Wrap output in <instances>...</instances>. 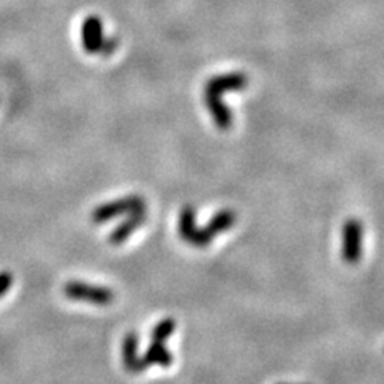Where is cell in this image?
<instances>
[{"label": "cell", "instance_id": "6da1fadb", "mask_svg": "<svg viewBox=\"0 0 384 384\" xmlns=\"http://www.w3.org/2000/svg\"><path fill=\"white\" fill-rule=\"evenodd\" d=\"M248 85V77L242 72H227L215 76L204 87V101L215 125L226 132L232 127V111L222 103V95L227 91L243 90Z\"/></svg>", "mask_w": 384, "mask_h": 384}, {"label": "cell", "instance_id": "7a4b0ae2", "mask_svg": "<svg viewBox=\"0 0 384 384\" xmlns=\"http://www.w3.org/2000/svg\"><path fill=\"white\" fill-rule=\"evenodd\" d=\"M63 293L67 299L84 301V303H91L96 306H107L116 298L111 288L101 287V285L85 283L82 280H69L63 287Z\"/></svg>", "mask_w": 384, "mask_h": 384}, {"label": "cell", "instance_id": "3957f363", "mask_svg": "<svg viewBox=\"0 0 384 384\" xmlns=\"http://www.w3.org/2000/svg\"><path fill=\"white\" fill-rule=\"evenodd\" d=\"M141 209H148L146 202H144L143 197L127 195V197H122V199L98 205L96 209L91 211V220L93 222H96V225H105V222L116 220L119 216L128 215L132 213V211H137Z\"/></svg>", "mask_w": 384, "mask_h": 384}, {"label": "cell", "instance_id": "277c9868", "mask_svg": "<svg viewBox=\"0 0 384 384\" xmlns=\"http://www.w3.org/2000/svg\"><path fill=\"white\" fill-rule=\"evenodd\" d=\"M342 243L341 256L347 264H356L362 258V242H363V226L357 218H349L342 226Z\"/></svg>", "mask_w": 384, "mask_h": 384}, {"label": "cell", "instance_id": "5b68a950", "mask_svg": "<svg viewBox=\"0 0 384 384\" xmlns=\"http://www.w3.org/2000/svg\"><path fill=\"white\" fill-rule=\"evenodd\" d=\"M178 232L180 237L183 238L184 242H188L189 245L202 248V247H209L211 241H213V236L207 231V227L204 229H199L195 226V210L192 207L186 205L180 213V221H178Z\"/></svg>", "mask_w": 384, "mask_h": 384}, {"label": "cell", "instance_id": "8992f818", "mask_svg": "<svg viewBox=\"0 0 384 384\" xmlns=\"http://www.w3.org/2000/svg\"><path fill=\"white\" fill-rule=\"evenodd\" d=\"M146 220H148V209H141L128 213L125 220H123L121 225H119L116 229L109 234V243H111V245H122V243H125L138 227L144 226Z\"/></svg>", "mask_w": 384, "mask_h": 384}, {"label": "cell", "instance_id": "52a82bcc", "mask_svg": "<svg viewBox=\"0 0 384 384\" xmlns=\"http://www.w3.org/2000/svg\"><path fill=\"white\" fill-rule=\"evenodd\" d=\"M103 40H105L103 21L95 15H91L82 24V45H84V50L88 55L100 53Z\"/></svg>", "mask_w": 384, "mask_h": 384}, {"label": "cell", "instance_id": "ba28073f", "mask_svg": "<svg viewBox=\"0 0 384 384\" xmlns=\"http://www.w3.org/2000/svg\"><path fill=\"white\" fill-rule=\"evenodd\" d=\"M138 335L134 331H130V333L123 338L122 342V360H123V367L128 373L132 375H138V373H143L146 368L143 367L141 357L138 356Z\"/></svg>", "mask_w": 384, "mask_h": 384}, {"label": "cell", "instance_id": "9c48e42d", "mask_svg": "<svg viewBox=\"0 0 384 384\" xmlns=\"http://www.w3.org/2000/svg\"><path fill=\"white\" fill-rule=\"evenodd\" d=\"M164 344L165 342H160V341L150 342L146 354L141 357L144 368H148L150 365H159V367H170L171 365L173 357H171L170 351Z\"/></svg>", "mask_w": 384, "mask_h": 384}, {"label": "cell", "instance_id": "30bf717a", "mask_svg": "<svg viewBox=\"0 0 384 384\" xmlns=\"http://www.w3.org/2000/svg\"><path fill=\"white\" fill-rule=\"evenodd\" d=\"M236 220H237V216L234 211L221 210V211H218L213 218H211L209 226H207V231H209L215 238L218 234H221V232L231 229V227L236 225Z\"/></svg>", "mask_w": 384, "mask_h": 384}, {"label": "cell", "instance_id": "8fae6325", "mask_svg": "<svg viewBox=\"0 0 384 384\" xmlns=\"http://www.w3.org/2000/svg\"><path fill=\"white\" fill-rule=\"evenodd\" d=\"M175 331V320L173 319H164L162 322H159L157 325L154 326L152 333H150V338L152 341H160L165 342Z\"/></svg>", "mask_w": 384, "mask_h": 384}, {"label": "cell", "instance_id": "7c38bea8", "mask_svg": "<svg viewBox=\"0 0 384 384\" xmlns=\"http://www.w3.org/2000/svg\"><path fill=\"white\" fill-rule=\"evenodd\" d=\"M12 285H13L12 272H8V271L0 272V298H2L10 288H12Z\"/></svg>", "mask_w": 384, "mask_h": 384}, {"label": "cell", "instance_id": "4fadbf2b", "mask_svg": "<svg viewBox=\"0 0 384 384\" xmlns=\"http://www.w3.org/2000/svg\"><path fill=\"white\" fill-rule=\"evenodd\" d=\"M117 45H119V39L117 37H107V39L103 40L100 53L103 56H111L114 53V51L117 50Z\"/></svg>", "mask_w": 384, "mask_h": 384}, {"label": "cell", "instance_id": "5bb4252c", "mask_svg": "<svg viewBox=\"0 0 384 384\" xmlns=\"http://www.w3.org/2000/svg\"><path fill=\"white\" fill-rule=\"evenodd\" d=\"M282 384H285V383H282Z\"/></svg>", "mask_w": 384, "mask_h": 384}]
</instances>
